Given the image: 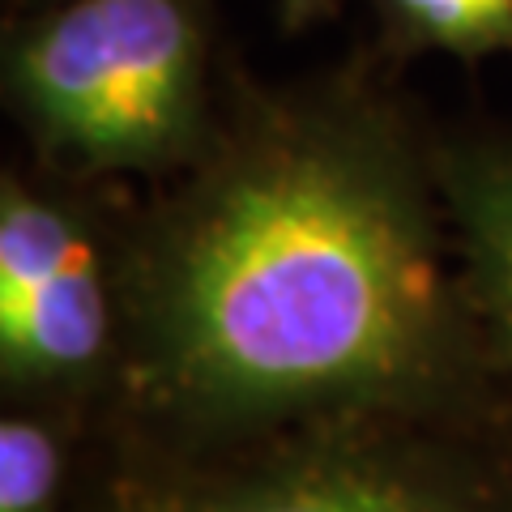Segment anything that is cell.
I'll list each match as a JSON object with an SVG mask.
<instances>
[{
    "mask_svg": "<svg viewBox=\"0 0 512 512\" xmlns=\"http://www.w3.org/2000/svg\"><path fill=\"white\" fill-rule=\"evenodd\" d=\"M444 299L423 175L342 107L218 158L133 278L146 384L214 423L410 389L440 359Z\"/></svg>",
    "mask_w": 512,
    "mask_h": 512,
    "instance_id": "6da1fadb",
    "label": "cell"
},
{
    "mask_svg": "<svg viewBox=\"0 0 512 512\" xmlns=\"http://www.w3.org/2000/svg\"><path fill=\"white\" fill-rule=\"evenodd\" d=\"M9 90L43 146L86 167H167L205 120L192 0H69L9 47Z\"/></svg>",
    "mask_w": 512,
    "mask_h": 512,
    "instance_id": "7a4b0ae2",
    "label": "cell"
},
{
    "mask_svg": "<svg viewBox=\"0 0 512 512\" xmlns=\"http://www.w3.org/2000/svg\"><path fill=\"white\" fill-rule=\"evenodd\" d=\"M111 346V295L86 222L18 184L0 188V372L9 384H77Z\"/></svg>",
    "mask_w": 512,
    "mask_h": 512,
    "instance_id": "3957f363",
    "label": "cell"
},
{
    "mask_svg": "<svg viewBox=\"0 0 512 512\" xmlns=\"http://www.w3.org/2000/svg\"><path fill=\"white\" fill-rule=\"evenodd\" d=\"M150 512H483L474 495L419 457L320 448L261 474L180 495Z\"/></svg>",
    "mask_w": 512,
    "mask_h": 512,
    "instance_id": "277c9868",
    "label": "cell"
},
{
    "mask_svg": "<svg viewBox=\"0 0 512 512\" xmlns=\"http://www.w3.org/2000/svg\"><path fill=\"white\" fill-rule=\"evenodd\" d=\"M440 192L461 231L478 308L512 350V141L453 154L440 167Z\"/></svg>",
    "mask_w": 512,
    "mask_h": 512,
    "instance_id": "5b68a950",
    "label": "cell"
},
{
    "mask_svg": "<svg viewBox=\"0 0 512 512\" xmlns=\"http://www.w3.org/2000/svg\"><path fill=\"white\" fill-rule=\"evenodd\" d=\"M389 30L453 56H512V0H376Z\"/></svg>",
    "mask_w": 512,
    "mask_h": 512,
    "instance_id": "8992f818",
    "label": "cell"
},
{
    "mask_svg": "<svg viewBox=\"0 0 512 512\" xmlns=\"http://www.w3.org/2000/svg\"><path fill=\"white\" fill-rule=\"evenodd\" d=\"M64 461L52 427L22 414L0 423V512H60Z\"/></svg>",
    "mask_w": 512,
    "mask_h": 512,
    "instance_id": "52a82bcc",
    "label": "cell"
},
{
    "mask_svg": "<svg viewBox=\"0 0 512 512\" xmlns=\"http://www.w3.org/2000/svg\"><path fill=\"white\" fill-rule=\"evenodd\" d=\"M325 5L329 0H282V18H286V26H299V22L316 18Z\"/></svg>",
    "mask_w": 512,
    "mask_h": 512,
    "instance_id": "ba28073f",
    "label": "cell"
}]
</instances>
